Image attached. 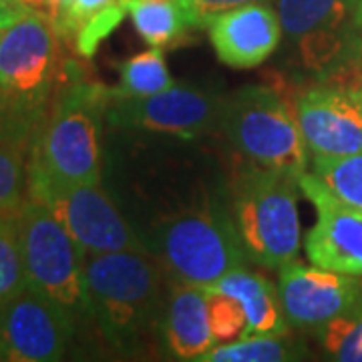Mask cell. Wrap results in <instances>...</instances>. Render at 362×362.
Returning <instances> with one entry per match:
<instances>
[{
  "label": "cell",
  "instance_id": "6da1fadb",
  "mask_svg": "<svg viewBox=\"0 0 362 362\" xmlns=\"http://www.w3.org/2000/svg\"><path fill=\"white\" fill-rule=\"evenodd\" d=\"M85 276L95 324L111 349L131 356L161 334L169 278L149 247L87 254Z\"/></svg>",
  "mask_w": 362,
  "mask_h": 362
},
{
  "label": "cell",
  "instance_id": "44dd1931",
  "mask_svg": "<svg viewBox=\"0 0 362 362\" xmlns=\"http://www.w3.org/2000/svg\"><path fill=\"white\" fill-rule=\"evenodd\" d=\"M314 337L326 358L362 362V302L330 322L314 328Z\"/></svg>",
  "mask_w": 362,
  "mask_h": 362
},
{
  "label": "cell",
  "instance_id": "7402d4cb",
  "mask_svg": "<svg viewBox=\"0 0 362 362\" xmlns=\"http://www.w3.org/2000/svg\"><path fill=\"white\" fill-rule=\"evenodd\" d=\"M312 173L338 199L362 211V153L346 157H314Z\"/></svg>",
  "mask_w": 362,
  "mask_h": 362
},
{
  "label": "cell",
  "instance_id": "5bb4252c",
  "mask_svg": "<svg viewBox=\"0 0 362 362\" xmlns=\"http://www.w3.org/2000/svg\"><path fill=\"white\" fill-rule=\"evenodd\" d=\"M294 113L314 157L362 153V107L346 87L326 83L302 90Z\"/></svg>",
  "mask_w": 362,
  "mask_h": 362
},
{
  "label": "cell",
  "instance_id": "836d02e7",
  "mask_svg": "<svg viewBox=\"0 0 362 362\" xmlns=\"http://www.w3.org/2000/svg\"><path fill=\"white\" fill-rule=\"evenodd\" d=\"M123 2H127V4H129V2H131V0H123Z\"/></svg>",
  "mask_w": 362,
  "mask_h": 362
},
{
  "label": "cell",
  "instance_id": "83f0119b",
  "mask_svg": "<svg viewBox=\"0 0 362 362\" xmlns=\"http://www.w3.org/2000/svg\"><path fill=\"white\" fill-rule=\"evenodd\" d=\"M115 2H119V0H73V4H71L69 13L65 14V18L61 21V25L54 26L57 35L61 39H75L78 26L85 21H89L90 16L105 11L107 6L115 4Z\"/></svg>",
  "mask_w": 362,
  "mask_h": 362
},
{
  "label": "cell",
  "instance_id": "30bf717a",
  "mask_svg": "<svg viewBox=\"0 0 362 362\" xmlns=\"http://www.w3.org/2000/svg\"><path fill=\"white\" fill-rule=\"evenodd\" d=\"M226 97L192 85H173L156 95L129 99L119 97L107 107V121L121 129H141L195 139L220 131Z\"/></svg>",
  "mask_w": 362,
  "mask_h": 362
},
{
  "label": "cell",
  "instance_id": "1f68e13d",
  "mask_svg": "<svg viewBox=\"0 0 362 362\" xmlns=\"http://www.w3.org/2000/svg\"><path fill=\"white\" fill-rule=\"evenodd\" d=\"M346 89H350L352 93H354V97L358 99V103H361V107H362V75L356 78V81H354L350 87H346Z\"/></svg>",
  "mask_w": 362,
  "mask_h": 362
},
{
  "label": "cell",
  "instance_id": "f1b7e54d",
  "mask_svg": "<svg viewBox=\"0 0 362 362\" xmlns=\"http://www.w3.org/2000/svg\"><path fill=\"white\" fill-rule=\"evenodd\" d=\"M26 13H28V8L18 4L16 0H0V30L16 23Z\"/></svg>",
  "mask_w": 362,
  "mask_h": 362
},
{
  "label": "cell",
  "instance_id": "9a60e30c",
  "mask_svg": "<svg viewBox=\"0 0 362 362\" xmlns=\"http://www.w3.org/2000/svg\"><path fill=\"white\" fill-rule=\"evenodd\" d=\"M211 47L232 69L259 66L282 40L280 16L266 2H252L218 14L207 25Z\"/></svg>",
  "mask_w": 362,
  "mask_h": 362
},
{
  "label": "cell",
  "instance_id": "cb8c5ba5",
  "mask_svg": "<svg viewBox=\"0 0 362 362\" xmlns=\"http://www.w3.org/2000/svg\"><path fill=\"white\" fill-rule=\"evenodd\" d=\"M26 165L13 143L0 141V218L16 216L25 204Z\"/></svg>",
  "mask_w": 362,
  "mask_h": 362
},
{
  "label": "cell",
  "instance_id": "e575fe53",
  "mask_svg": "<svg viewBox=\"0 0 362 362\" xmlns=\"http://www.w3.org/2000/svg\"><path fill=\"white\" fill-rule=\"evenodd\" d=\"M361 71H362V57H361Z\"/></svg>",
  "mask_w": 362,
  "mask_h": 362
},
{
  "label": "cell",
  "instance_id": "277c9868",
  "mask_svg": "<svg viewBox=\"0 0 362 362\" xmlns=\"http://www.w3.org/2000/svg\"><path fill=\"white\" fill-rule=\"evenodd\" d=\"M169 282L209 288L230 272L246 268L247 256L232 214L220 207H194L153 223L147 244Z\"/></svg>",
  "mask_w": 362,
  "mask_h": 362
},
{
  "label": "cell",
  "instance_id": "5b68a950",
  "mask_svg": "<svg viewBox=\"0 0 362 362\" xmlns=\"http://www.w3.org/2000/svg\"><path fill=\"white\" fill-rule=\"evenodd\" d=\"M298 177L246 163L232 183V220L250 262L280 270L300 254Z\"/></svg>",
  "mask_w": 362,
  "mask_h": 362
},
{
  "label": "cell",
  "instance_id": "52a82bcc",
  "mask_svg": "<svg viewBox=\"0 0 362 362\" xmlns=\"http://www.w3.org/2000/svg\"><path fill=\"white\" fill-rule=\"evenodd\" d=\"M220 131L246 163L300 177L308 168V145L296 113L270 87H242L223 101Z\"/></svg>",
  "mask_w": 362,
  "mask_h": 362
},
{
  "label": "cell",
  "instance_id": "d6986e66",
  "mask_svg": "<svg viewBox=\"0 0 362 362\" xmlns=\"http://www.w3.org/2000/svg\"><path fill=\"white\" fill-rule=\"evenodd\" d=\"M129 14L139 37L153 49H163L187 26L177 0H131Z\"/></svg>",
  "mask_w": 362,
  "mask_h": 362
},
{
  "label": "cell",
  "instance_id": "8fae6325",
  "mask_svg": "<svg viewBox=\"0 0 362 362\" xmlns=\"http://www.w3.org/2000/svg\"><path fill=\"white\" fill-rule=\"evenodd\" d=\"M77 330L57 302L25 284L0 308V361H63Z\"/></svg>",
  "mask_w": 362,
  "mask_h": 362
},
{
  "label": "cell",
  "instance_id": "8992f818",
  "mask_svg": "<svg viewBox=\"0 0 362 362\" xmlns=\"http://www.w3.org/2000/svg\"><path fill=\"white\" fill-rule=\"evenodd\" d=\"M26 284L35 286L73 318L77 328L95 322L85 250L47 207L26 197L16 214Z\"/></svg>",
  "mask_w": 362,
  "mask_h": 362
},
{
  "label": "cell",
  "instance_id": "484cf974",
  "mask_svg": "<svg viewBox=\"0 0 362 362\" xmlns=\"http://www.w3.org/2000/svg\"><path fill=\"white\" fill-rule=\"evenodd\" d=\"M127 13H129V4L119 0L115 4L107 6L101 13L90 16L89 21H85L78 26L77 35H75V47H77L78 54L90 59L97 52L99 45L121 25V21L125 18Z\"/></svg>",
  "mask_w": 362,
  "mask_h": 362
},
{
  "label": "cell",
  "instance_id": "f546056e",
  "mask_svg": "<svg viewBox=\"0 0 362 362\" xmlns=\"http://www.w3.org/2000/svg\"><path fill=\"white\" fill-rule=\"evenodd\" d=\"M16 2L23 4L28 11H35V13L52 18V0H16Z\"/></svg>",
  "mask_w": 362,
  "mask_h": 362
},
{
  "label": "cell",
  "instance_id": "d590c367",
  "mask_svg": "<svg viewBox=\"0 0 362 362\" xmlns=\"http://www.w3.org/2000/svg\"><path fill=\"white\" fill-rule=\"evenodd\" d=\"M0 35H2V30H0Z\"/></svg>",
  "mask_w": 362,
  "mask_h": 362
},
{
  "label": "cell",
  "instance_id": "7a4b0ae2",
  "mask_svg": "<svg viewBox=\"0 0 362 362\" xmlns=\"http://www.w3.org/2000/svg\"><path fill=\"white\" fill-rule=\"evenodd\" d=\"M111 99L113 89L66 73L35 137L30 165L65 183H101V123Z\"/></svg>",
  "mask_w": 362,
  "mask_h": 362
},
{
  "label": "cell",
  "instance_id": "7c38bea8",
  "mask_svg": "<svg viewBox=\"0 0 362 362\" xmlns=\"http://www.w3.org/2000/svg\"><path fill=\"white\" fill-rule=\"evenodd\" d=\"M278 292L292 328L314 330L362 302V276L290 262L280 268Z\"/></svg>",
  "mask_w": 362,
  "mask_h": 362
},
{
  "label": "cell",
  "instance_id": "d4e9b609",
  "mask_svg": "<svg viewBox=\"0 0 362 362\" xmlns=\"http://www.w3.org/2000/svg\"><path fill=\"white\" fill-rule=\"evenodd\" d=\"M209 322L218 344L240 340L247 334V316L242 304L230 294L207 290Z\"/></svg>",
  "mask_w": 362,
  "mask_h": 362
},
{
  "label": "cell",
  "instance_id": "ffe728a7",
  "mask_svg": "<svg viewBox=\"0 0 362 362\" xmlns=\"http://www.w3.org/2000/svg\"><path fill=\"white\" fill-rule=\"evenodd\" d=\"M175 83L169 75L163 52L161 49L151 47V51L139 52L121 65V85L115 93L119 97L141 99L169 89Z\"/></svg>",
  "mask_w": 362,
  "mask_h": 362
},
{
  "label": "cell",
  "instance_id": "4fadbf2b",
  "mask_svg": "<svg viewBox=\"0 0 362 362\" xmlns=\"http://www.w3.org/2000/svg\"><path fill=\"white\" fill-rule=\"evenodd\" d=\"M300 192L316 207V223L306 233V254L324 270L362 276V211L338 199L314 173L298 177Z\"/></svg>",
  "mask_w": 362,
  "mask_h": 362
},
{
  "label": "cell",
  "instance_id": "4dcf8cb0",
  "mask_svg": "<svg viewBox=\"0 0 362 362\" xmlns=\"http://www.w3.org/2000/svg\"><path fill=\"white\" fill-rule=\"evenodd\" d=\"M71 4H73V0H52V26L61 25V21L65 18V14L71 8Z\"/></svg>",
  "mask_w": 362,
  "mask_h": 362
},
{
  "label": "cell",
  "instance_id": "ac0fdd59",
  "mask_svg": "<svg viewBox=\"0 0 362 362\" xmlns=\"http://www.w3.org/2000/svg\"><path fill=\"white\" fill-rule=\"evenodd\" d=\"M306 356L304 346L286 334H252L218 344L199 362H290Z\"/></svg>",
  "mask_w": 362,
  "mask_h": 362
},
{
  "label": "cell",
  "instance_id": "9c48e42d",
  "mask_svg": "<svg viewBox=\"0 0 362 362\" xmlns=\"http://www.w3.org/2000/svg\"><path fill=\"white\" fill-rule=\"evenodd\" d=\"M358 0H276L284 35L298 45L302 65L314 73H344L362 52Z\"/></svg>",
  "mask_w": 362,
  "mask_h": 362
},
{
  "label": "cell",
  "instance_id": "e0dca14e",
  "mask_svg": "<svg viewBox=\"0 0 362 362\" xmlns=\"http://www.w3.org/2000/svg\"><path fill=\"white\" fill-rule=\"evenodd\" d=\"M206 290H216L233 296L247 316V334H286L290 324L286 320L284 308L278 288L268 278L252 274L246 268L230 272Z\"/></svg>",
  "mask_w": 362,
  "mask_h": 362
},
{
  "label": "cell",
  "instance_id": "3957f363",
  "mask_svg": "<svg viewBox=\"0 0 362 362\" xmlns=\"http://www.w3.org/2000/svg\"><path fill=\"white\" fill-rule=\"evenodd\" d=\"M59 40L51 18L35 11L0 35V131L11 141L39 129L59 78Z\"/></svg>",
  "mask_w": 362,
  "mask_h": 362
},
{
  "label": "cell",
  "instance_id": "4316f807",
  "mask_svg": "<svg viewBox=\"0 0 362 362\" xmlns=\"http://www.w3.org/2000/svg\"><path fill=\"white\" fill-rule=\"evenodd\" d=\"M252 2H268V0H177L185 25L206 26V28L218 14Z\"/></svg>",
  "mask_w": 362,
  "mask_h": 362
},
{
  "label": "cell",
  "instance_id": "2e32d148",
  "mask_svg": "<svg viewBox=\"0 0 362 362\" xmlns=\"http://www.w3.org/2000/svg\"><path fill=\"white\" fill-rule=\"evenodd\" d=\"M161 337L173 358L180 361H199L218 346L209 322L206 288L180 282L169 284L161 314Z\"/></svg>",
  "mask_w": 362,
  "mask_h": 362
},
{
  "label": "cell",
  "instance_id": "d6a6232c",
  "mask_svg": "<svg viewBox=\"0 0 362 362\" xmlns=\"http://www.w3.org/2000/svg\"><path fill=\"white\" fill-rule=\"evenodd\" d=\"M356 28L362 37V0H358V6H356Z\"/></svg>",
  "mask_w": 362,
  "mask_h": 362
},
{
  "label": "cell",
  "instance_id": "603a6c76",
  "mask_svg": "<svg viewBox=\"0 0 362 362\" xmlns=\"http://www.w3.org/2000/svg\"><path fill=\"white\" fill-rule=\"evenodd\" d=\"M26 284L16 216L0 218V308Z\"/></svg>",
  "mask_w": 362,
  "mask_h": 362
},
{
  "label": "cell",
  "instance_id": "ba28073f",
  "mask_svg": "<svg viewBox=\"0 0 362 362\" xmlns=\"http://www.w3.org/2000/svg\"><path fill=\"white\" fill-rule=\"evenodd\" d=\"M26 192L65 226L85 254L147 247L101 183H65L28 165Z\"/></svg>",
  "mask_w": 362,
  "mask_h": 362
}]
</instances>
